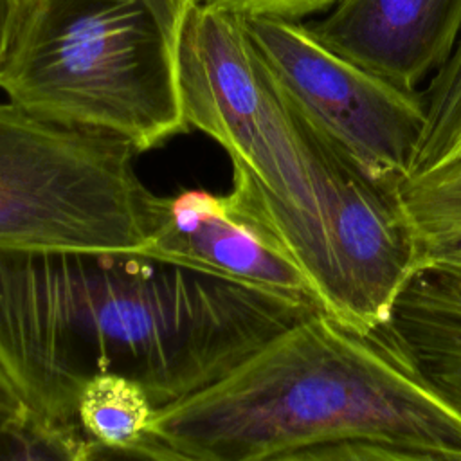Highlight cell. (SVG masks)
Listing matches in <instances>:
<instances>
[{
	"instance_id": "5b68a950",
	"label": "cell",
	"mask_w": 461,
	"mask_h": 461,
	"mask_svg": "<svg viewBox=\"0 0 461 461\" xmlns=\"http://www.w3.org/2000/svg\"><path fill=\"white\" fill-rule=\"evenodd\" d=\"M137 155L119 137L0 103V245L142 252L158 194L140 180Z\"/></svg>"
},
{
	"instance_id": "7c38bea8",
	"label": "cell",
	"mask_w": 461,
	"mask_h": 461,
	"mask_svg": "<svg viewBox=\"0 0 461 461\" xmlns=\"http://www.w3.org/2000/svg\"><path fill=\"white\" fill-rule=\"evenodd\" d=\"M427 126L407 178L434 169L461 124V34L448 61L423 92ZM405 178V180H407Z\"/></svg>"
},
{
	"instance_id": "ac0fdd59",
	"label": "cell",
	"mask_w": 461,
	"mask_h": 461,
	"mask_svg": "<svg viewBox=\"0 0 461 461\" xmlns=\"http://www.w3.org/2000/svg\"><path fill=\"white\" fill-rule=\"evenodd\" d=\"M27 409L25 400L7 378V375L0 369V425L13 420L20 412Z\"/></svg>"
},
{
	"instance_id": "6da1fadb",
	"label": "cell",
	"mask_w": 461,
	"mask_h": 461,
	"mask_svg": "<svg viewBox=\"0 0 461 461\" xmlns=\"http://www.w3.org/2000/svg\"><path fill=\"white\" fill-rule=\"evenodd\" d=\"M315 312L146 252L0 245V369L67 429H79V393L99 375L128 376L167 407Z\"/></svg>"
},
{
	"instance_id": "ba28073f",
	"label": "cell",
	"mask_w": 461,
	"mask_h": 461,
	"mask_svg": "<svg viewBox=\"0 0 461 461\" xmlns=\"http://www.w3.org/2000/svg\"><path fill=\"white\" fill-rule=\"evenodd\" d=\"M308 29L333 52L405 90L452 56L461 0H339Z\"/></svg>"
},
{
	"instance_id": "ffe728a7",
	"label": "cell",
	"mask_w": 461,
	"mask_h": 461,
	"mask_svg": "<svg viewBox=\"0 0 461 461\" xmlns=\"http://www.w3.org/2000/svg\"><path fill=\"white\" fill-rule=\"evenodd\" d=\"M454 164H461V124H459V130L457 133L454 135V139L450 140L448 148L445 149L439 164L434 167V169H439V167H447V166H454ZM432 171V169H430Z\"/></svg>"
},
{
	"instance_id": "9a60e30c",
	"label": "cell",
	"mask_w": 461,
	"mask_h": 461,
	"mask_svg": "<svg viewBox=\"0 0 461 461\" xmlns=\"http://www.w3.org/2000/svg\"><path fill=\"white\" fill-rule=\"evenodd\" d=\"M339 0H196L240 18H276L301 22L310 14L331 9Z\"/></svg>"
},
{
	"instance_id": "4fadbf2b",
	"label": "cell",
	"mask_w": 461,
	"mask_h": 461,
	"mask_svg": "<svg viewBox=\"0 0 461 461\" xmlns=\"http://www.w3.org/2000/svg\"><path fill=\"white\" fill-rule=\"evenodd\" d=\"M85 436L47 421L29 407L0 425V461H86Z\"/></svg>"
},
{
	"instance_id": "52a82bcc",
	"label": "cell",
	"mask_w": 461,
	"mask_h": 461,
	"mask_svg": "<svg viewBox=\"0 0 461 461\" xmlns=\"http://www.w3.org/2000/svg\"><path fill=\"white\" fill-rule=\"evenodd\" d=\"M149 256L223 276L322 312L319 295L283 238L240 193L182 189L158 196Z\"/></svg>"
},
{
	"instance_id": "5bb4252c",
	"label": "cell",
	"mask_w": 461,
	"mask_h": 461,
	"mask_svg": "<svg viewBox=\"0 0 461 461\" xmlns=\"http://www.w3.org/2000/svg\"><path fill=\"white\" fill-rule=\"evenodd\" d=\"M272 461H461V457L375 441H346L304 448Z\"/></svg>"
},
{
	"instance_id": "3957f363",
	"label": "cell",
	"mask_w": 461,
	"mask_h": 461,
	"mask_svg": "<svg viewBox=\"0 0 461 461\" xmlns=\"http://www.w3.org/2000/svg\"><path fill=\"white\" fill-rule=\"evenodd\" d=\"M196 0H25L0 92L27 113L113 135L139 153L189 122L180 45Z\"/></svg>"
},
{
	"instance_id": "30bf717a",
	"label": "cell",
	"mask_w": 461,
	"mask_h": 461,
	"mask_svg": "<svg viewBox=\"0 0 461 461\" xmlns=\"http://www.w3.org/2000/svg\"><path fill=\"white\" fill-rule=\"evenodd\" d=\"M155 411L139 382L122 375H99L79 393L77 425L92 441L126 447L148 434Z\"/></svg>"
},
{
	"instance_id": "2e32d148",
	"label": "cell",
	"mask_w": 461,
	"mask_h": 461,
	"mask_svg": "<svg viewBox=\"0 0 461 461\" xmlns=\"http://www.w3.org/2000/svg\"><path fill=\"white\" fill-rule=\"evenodd\" d=\"M83 452L86 461H198L151 434L126 447H108L85 438Z\"/></svg>"
},
{
	"instance_id": "277c9868",
	"label": "cell",
	"mask_w": 461,
	"mask_h": 461,
	"mask_svg": "<svg viewBox=\"0 0 461 461\" xmlns=\"http://www.w3.org/2000/svg\"><path fill=\"white\" fill-rule=\"evenodd\" d=\"M180 88L189 126L216 140L232 164V191L272 223L331 317L337 279L324 155L286 108L241 18L196 4L180 45Z\"/></svg>"
},
{
	"instance_id": "7a4b0ae2",
	"label": "cell",
	"mask_w": 461,
	"mask_h": 461,
	"mask_svg": "<svg viewBox=\"0 0 461 461\" xmlns=\"http://www.w3.org/2000/svg\"><path fill=\"white\" fill-rule=\"evenodd\" d=\"M148 434L198 461H272L375 441L461 457V411L382 328L362 335L315 312L223 378L155 411Z\"/></svg>"
},
{
	"instance_id": "d6986e66",
	"label": "cell",
	"mask_w": 461,
	"mask_h": 461,
	"mask_svg": "<svg viewBox=\"0 0 461 461\" xmlns=\"http://www.w3.org/2000/svg\"><path fill=\"white\" fill-rule=\"evenodd\" d=\"M23 4L25 0H0V61L7 50Z\"/></svg>"
},
{
	"instance_id": "9c48e42d",
	"label": "cell",
	"mask_w": 461,
	"mask_h": 461,
	"mask_svg": "<svg viewBox=\"0 0 461 461\" xmlns=\"http://www.w3.org/2000/svg\"><path fill=\"white\" fill-rule=\"evenodd\" d=\"M385 331L414 369L461 411V277L416 272Z\"/></svg>"
},
{
	"instance_id": "e0dca14e",
	"label": "cell",
	"mask_w": 461,
	"mask_h": 461,
	"mask_svg": "<svg viewBox=\"0 0 461 461\" xmlns=\"http://www.w3.org/2000/svg\"><path fill=\"white\" fill-rule=\"evenodd\" d=\"M432 270L461 277V234L418 247V272Z\"/></svg>"
},
{
	"instance_id": "8992f818",
	"label": "cell",
	"mask_w": 461,
	"mask_h": 461,
	"mask_svg": "<svg viewBox=\"0 0 461 461\" xmlns=\"http://www.w3.org/2000/svg\"><path fill=\"white\" fill-rule=\"evenodd\" d=\"M241 23L290 112L364 178L396 196L425 133L423 94L333 52L301 22L241 18Z\"/></svg>"
},
{
	"instance_id": "8fae6325",
	"label": "cell",
	"mask_w": 461,
	"mask_h": 461,
	"mask_svg": "<svg viewBox=\"0 0 461 461\" xmlns=\"http://www.w3.org/2000/svg\"><path fill=\"white\" fill-rule=\"evenodd\" d=\"M398 209L416 247L461 234V164L432 169L403 180Z\"/></svg>"
}]
</instances>
